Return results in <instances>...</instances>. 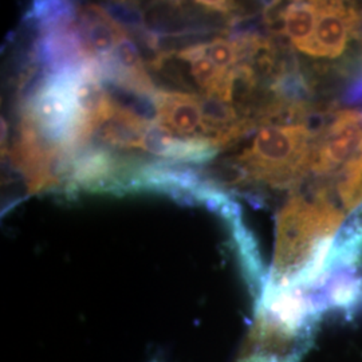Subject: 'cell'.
<instances>
[{
  "instance_id": "cell-1",
  "label": "cell",
  "mask_w": 362,
  "mask_h": 362,
  "mask_svg": "<svg viewBox=\"0 0 362 362\" xmlns=\"http://www.w3.org/2000/svg\"><path fill=\"white\" fill-rule=\"evenodd\" d=\"M310 130L302 125H266L259 129L252 145L239 157L251 177L286 187L310 168Z\"/></svg>"
},
{
  "instance_id": "cell-2",
  "label": "cell",
  "mask_w": 362,
  "mask_h": 362,
  "mask_svg": "<svg viewBox=\"0 0 362 362\" xmlns=\"http://www.w3.org/2000/svg\"><path fill=\"white\" fill-rule=\"evenodd\" d=\"M361 152V110L337 112L329 117L324 132L315 137L310 169L318 176L339 177Z\"/></svg>"
},
{
  "instance_id": "cell-3",
  "label": "cell",
  "mask_w": 362,
  "mask_h": 362,
  "mask_svg": "<svg viewBox=\"0 0 362 362\" xmlns=\"http://www.w3.org/2000/svg\"><path fill=\"white\" fill-rule=\"evenodd\" d=\"M356 23V7L345 6L339 1H320V13L314 34L298 50L310 57L337 58L346 49Z\"/></svg>"
},
{
  "instance_id": "cell-4",
  "label": "cell",
  "mask_w": 362,
  "mask_h": 362,
  "mask_svg": "<svg viewBox=\"0 0 362 362\" xmlns=\"http://www.w3.org/2000/svg\"><path fill=\"white\" fill-rule=\"evenodd\" d=\"M153 103L157 115L156 122L167 127L182 139H202L200 97L180 91L157 90Z\"/></svg>"
},
{
  "instance_id": "cell-5",
  "label": "cell",
  "mask_w": 362,
  "mask_h": 362,
  "mask_svg": "<svg viewBox=\"0 0 362 362\" xmlns=\"http://www.w3.org/2000/svg\"><path fill=\"white\" fill-rule=\"evenodd\" d=\"M141 149L152 155L188 163H204L218 153V148L206 140L182 139L158 122H152L145 130Z\"/></svg>"
},
{
  "instance_id": "cell-6",
  "label": "cell",
  "mask_w": 362,
  "mask_h": 362,
  "mask_svg": "<svg viewBox=\"0 0 362 362\" xmlns=\"http://www.w3.org/2000/svg\"><path fill=\"white\" fill-rule=\"evenodd\" d=\"M79 33L86 52L91 59L104 62L112 58L117 43L128 31L112 19L106 10L98 6H89L81 11Z\"/></svg>"
},
{
  "instance_id": "cell-7",
  "label": "cell",
  "mask_w": 362,
  "mask_h": 362,
  "mask_svg": "<svg viewBox=\"0 0 362 362\" xmlns=\"http://www.w3.org/2000/svg\"><path fill=\"white\" fill-rule=\"evenodd\" d=\"M176 58L189 64V73L194 82L206 90V95H209L218 88L224 76L226 70H221L218 66L214 65L207 57L206 43L194 45L191 47H185L176 54Z\"/></svg>"
},
{
  "instance_id": "cell-8",
  "label": "cell",
  "mask_w": 362,
  "mask_h": 362,
  "mask_svg": "<svg viewBox=\"0 0 362 362\" xmlns=\"http://www.w3.org/2000/svg\"><path fill=\"white\" fill-rule=\"evenodd\" d=\"M320 13V1L290 3L286 13V34L300 49L310 40Z\"/></svg>"
},
{
  "instance_id": "cell-9",
  "label": "cell",
  "mask_w": 362,
  "mask_h": 362,
  "mask_svg": "<svg viewBox=\"0 0 362 362\" xmlns=\"http://www.w3.org/2000/svg\"><path fill=\"white\" fill-rule=\"evenodd\" d=\"M206 52L212 64L226 71L238 65L239 61H242L238 43L231 39H212L206 43Z\"/></svg>"
},
{
  "instance_id": "cell-10",
  "label": "cell",
  "mask_w": 362,
  "mask_h": 362,
  "mask_svg": "<svg viewBox=\"0 0 362 362\" xmlns=\"http://www.w3.org/2000/svg\"><path fill=\"white\" fill-rule=\"evenodd\" d=\"M106 13L112 16V19L117 22L119 26L127 28H143L144 21L143 13H140L137 8L127 6V4H113L105 8Z\"/></svg>"
},
{
  "instance_id": "cell-11",
  "label": "cell",
  "mask_w": 362,
  "mask_h": 362,
  "mask_svg": "<svg viewBox=\"0 0 362 362\" xmlns=\"http://www.w3.org/2000/svg\"><path fill=\"white\" fill-rule=\"evenodd\" d=\"M290 3L274 1L264 6L263 8V22L272 34L284 35L286 34V13Z\"/></svg>"
},
{
  "instance_id": "cell-12",
  "label": "cell",
  "mask_w": 362,
  "mask_h": 362,
  "mask_svg": "<svg viewBox=\"0 0 362 362\" xmlns=\"http://www.w3.org/2000/svg\"><path fill=\"white\" fill-rule=\"evenodd\" d=\"M344 101L346 104H362V76L350 83L348 90L344 95Z\"/></svg>"
},
{
  "instance_id": "cell-13",
  "label": "cell",
  "mask_w": 362,
  "mask_h": 362,
  "mask_svg": "<svg viewBox=\"0 0 362 362\" xmlns=\"http://www.w3.org/2000/svg\"><path fill=\"white\" fill-rule=\"evenodd\" d=\"M356 10H357V23L353 30V37L362 39V7L361 8L356 7Z\"/></svg>"
},
{
  "instance_id": "cell-14",
  "label": "cell",
  "mask_w": 362,
  "mask_h": 362,
  "mask_svg": "<svg viewBox=\"0 0 362 362\" xmlns=\"http://www.w3.org/2000/svg\"><path fill=\"white\" fill-rule=\"evenodd\" d=\"M152 362H160V361H157V360H155V361H152Z\"/></svg>"
}]
</instances>
